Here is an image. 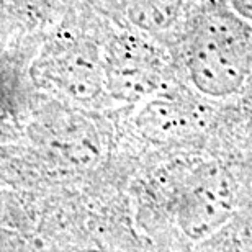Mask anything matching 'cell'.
Segmentation results:
<instances>
[{
    "instance_id": "cell-1",
    "label": "cell",
    "mask_w": 252,
    "mask_h": 252,
    "mask_svg": "<svg viewBox=\"0 0 252 252\" xmlns=\"http://www.w3.org/2000/svg\"><path fill=\"white\" fill-rule=\"evenodd\" d=\"M236 206L238 187L233 175L215 162L187 170L175 190V221L193 241H208L226 228L233 221Z\"/></svg>"
},
{
    "instance_id": "cell-4",
    "label": "cell",
    "mask_w": 252,
    "mask_h": 252,
    "mask_svg": "<svg viewBox=\"0 0 252 252\" xmlns=\"http://www.w3.org/2000/svg\"><path fill=\"white\" fill-rule=\"evenodd\" d=\"M216 241L215 252H252V228H246L231 231L226 234L224 228L213 236Z\"/></svg>"
},
{
    "instance_id": "cell-2",
    "label": "cell",
    "mask_w": 252,
    "mask_h": 252,
    "mask_svg": "<svg viewBox=\"0 0 252 252\" xmlns=\"http://www.w3.org/2000/svg\"><path fill=\"white\" fill-rule=\"evenodd\" d=\"M251 51L244 34L224 22H210L191 46L189 67L201 92L221 97L243 85L249 72Z\"/></svg>"
},
{
    "instance_id": "cell-3",
    "label": "cell",
    "mask_w": 252,
    "mask_h": 252,
    "mask_svg": "<svg viewBox=\"0 0 252 252\" xmlns=\"http://www.w3.org/2000/svg\"><path fill=\"white\" fill-rule=\"evenodd\" d=\"M190 103L172 97L169 102H159L156 107L154 128L159 138L175 139L189 134L198 117L190 110Z\"/></svg>"
}]
</instances>
